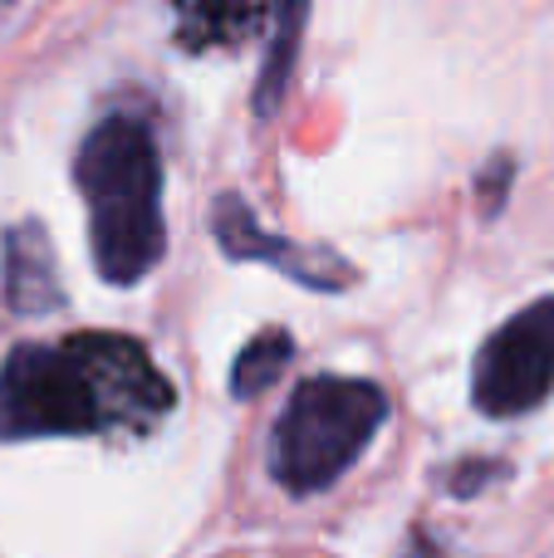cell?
I'll list each match as a JSON object with an SVG mask.
<instances>
[{"instance_id": "1", "label": "cell", "mask_w": 554, "mask_h": 558, "mask_svg": "<svg viewBox=\"0 0 554 558\" xmlns=\"http://www.w3.org/2000/svg\"><path fill=\"white\" fill-rule=\"evenodd\" d=\"M177 392L137 338L79 333L64 343H20L0 363V436L147 432Z\"/></svg>"}, {"instance_id": "2", "label": "cell", "mask_w": 554, "mask_h": 558, "mask_svg": "<svg viewBox=\"0 0 554 558\" xmlns=\"http://www.w3.org/2000/svg\"><path fill=\"white\" fill-rule=\"evenodd\" d=\"M74 186L88 206V251L108 284H137L167 251L162 157L153 128L133 113L94 123L79 143Z\"/></svg>"}, {"instance_id": "3", "label": "cell", "mask_w": 554, "mask_h": 558, "mask_svg": "<svg viewBox=\"0 0 554 558\" xmlns=\"http://www.w3.org/2000/svg\"><path fill=\"white\" fill-rule=\"evenodd\" d=\"M388 422V397L369 377H310L290 392L270 436V475L290 495L329 490Z\"/></svg>"}, {"instance_id": "4", "label": "cell", "mask_w": 554, "mask_h": 558, "mask_svg": "<svg viewBox=\"0 0 554 558\" xmlns=\"http://www.w3.org/2000/svg\"><path fill=\"white\" fill-rule=\"evenodd\" d=\"M554 392V294L510 314L481 343L471 402L486 416H526Z\"/></svg>"}, {"instance_id": "5", "label": "cell", "mask_w": 554, "mask_h": 558, "mask_svg": "<svg viewBox=\"0 0 554 558\" xmlns=\"http://www.w3.org/2000/svg\"><path fill=\"white\" fill-rule=\"evenodd\" d=\"M212 231L216 245H221L231 260H255V265H270L294 284L314 289V294H344L353 284V265L339 260L334 251L324 245H300L280 231H265L255 206L245 202L241 192H221L212 206Z\"/></svg>"}, {"instance_id": "6", "label": "cell", "mask_w": 554, "mask_h": 558, "mask_svg": "<svg viewBox=\"0 0 554 558\" xmlns=\"http://www.w3.org/2000/svg\"><path fill=\"white\" fill-rule=\"evenodd\" d=\"M5 260V304L20 318H45L64 308V284H59V265H55V245H49L45 226L39 221H20L5 231L0 245Z\"/></svg>"}, {"instance_id": "7", "label": "cell", "mask_w": 554, "mask_h": 558, "mask_svg": "<svg viewBox=\"0 0 554 558\" xmlns=\"http://www.w3.org/2000/svg\"><path fill=\"white\" fill-rule=\"evenodd\" d=\"M270 39H265V64L261 84H255V113L270 118L290 94L294 59L304 45V25H310V0H270Z\"/></svg>"}, {"instance_id": "8", "label": "cell", "mask_w": 554, "mask_h": 558, "mask_svg": "<svg viewBox=\"0 0 554 558\" xmlns=\"http://www.w3.org/2000/svg\"><path fill=\"white\" fill-rule=\"evenodd\" d=\"M177 15V39L186 49H216L236 45L251 29L255 5L251 0H172Z\"/></svg>"}, {"instance_id": "9", "label": "cell", "mask_w": 554, "mask_h": 558, "mask_svg": "<svg viewBox=\"0 0 554 558\" xmlns=\"http://www.w3.org/2000/svg\"><path fill=\"white\" fill-rule=\"evenodd\" d=\"M294 357V338L285 328H265L255 333L251 343L236 353V367H231V392L236 397H261L280 383V373L290 367Z\"/></svg>"}, {"instance_id": "10", "label": "cell", "mask_w": 554, "mask_h": 558, "mask_svg": "<svg viewBox=\"0 0 554 558\" xmlns=\"http://www.w3.org/2000/svg\"><path fill=\"white\" fill-rule=\"evenodd\" d=\"M506 177H510V162H506V157H501V162L491 167V177H481V192L491 196L486 211H496V206H501V182H506Z\"/></svg>"}]
</instances>
